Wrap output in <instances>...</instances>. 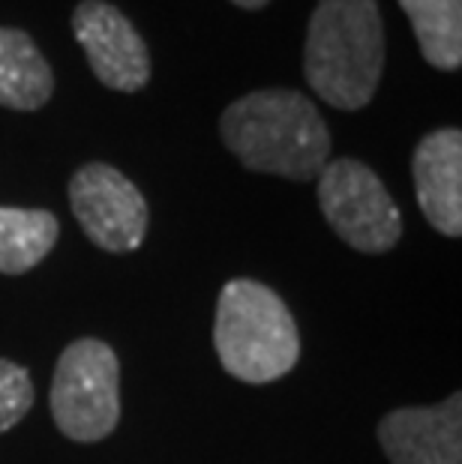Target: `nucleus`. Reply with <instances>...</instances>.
<instances>
[{
	"label": "nucleus",
	"mask_w": 462,
	"mask_h": 464,
	"mask_svg": "<svg viewBox=\"0 0 462 464\" xmlns=\"http://www.w3.org/2000/svg\"><path fill=\"white\" fill-rule=\"evenodd\" d=\"M225 150L247 171L307 183L330 162L333 138L316 105L291 87H264L220 117Z\"/></svg>",
	"instance_id": "f257e3e1"
},
{
	"label": "nucleus",
	"mask_w": 462,
	"mask_h": 464,
	"mask_svg": "<svg viewBox=\"0 0 462 464\" xmlns=\"http://www.w3.org/2000/svg\"><path fill=\"white\" fill-rule=\"evenodd\" d=\"M385 72V24L378 0H319L303 43V75L321 102L360 111Z\"/></svg>",
	"instance_id": "f03ea898"
},
{
	"label": "nucleus",
	"mask_w": 462,
	"mask_h": 464,
	"mask_svg": "<svg viewBox=\"0 0 462 464\" xmlns=\"http://www.w3.org/2000/svg\"><path fill=\"white\" fill-rule=\"evenodd\" d=\"M213 348L234 381L259 387L294 372L300 360V330L270 285L231 279L216 300Z\"/></svg>",
	"instance_id": "7ed1b4c3"
},
{
	"label": "nucleus",
	"mask_w": 462,
	"mask_h": 464,
	"mask_svg": "<svg viewBox=\"0 0 462 464\" xmlns=\"http://www.w3.org/2000/svg\"><path fill=\"white\" fill-rule=\"evenodd\" d=\"M48 408L57 431L75 443H100L121 422V362L108 342L84 335L61 351Z\"/></svg>",
	"instance_id": "20e7f679"
},
{
	"label": "nucleus",
	"mask_w": 462,
	"mask_h": 464,
	"mask_svg": "<svg viewBox=\"0 0 462 464\" xmlns=\"http://www.w3.org/2000/svg\"><path fill=\"white\" fill-rule=\"evenodd\" d=\"M319 207L342 243L363 255H385L402 240V213L367 162L339 156L319 174Z\"/></svg>",
	"instance_id": "39448f33"
},
{
	"label": "nucleus",
	"mask_w": 462,
	"mask_h": 464,
	"mask_svg": "<svg viewBox=\"0 0 462 464\" xmlns=\"http://www.w3.org/2000/svg\"><path fill=\"white\" fill-rule=\"evenodd\" d=\"M70 210L96 249L130 255L144 243L151 210L142 189L108 162H87L66 186Z\"/></svg>",
	"instance_id": "423d86ee"
},
{
	"label": "nucleus",
	"mask_w": 462,
	"mask_h": 464,
	"mask_svg": "<svg viewBox=\"0 0 462 464\" xmlns=\"http://www.w3.org/2000/svg\"><path fill=\"white\" fill-rule=\"evenodd\" d=\"M75 43L96 82L117 93H139L151 84V52L135 24L108 0H82L73 13Z\"/></svg>",
	"instance_id": "0eeeda50"
},
{
	"label": "nucleus",
	"mask_w": 462,
	"mask_h": 464,
	"mask_svg": "<svg viewBox=\"0 0 462 464\" xmlns=\"http://www.w3.org/2000/svg\"><path fill=\"white\" fill-rule=\"evenodd\" d=\"M378 447L390 464H462V396L432 408H397L378 420Z\"/></svg>",
	"instance_id": "6e6552de"
},
{
	"label": "nucleus",
	"mask_w": 462,
	"mask_h": 464,
	"mask_svg": "<svg viewBox=\"0 0 462 464\" xmlns=\"http://www.w3.org/2000/svg\"><path fill=\"white\" fill-rule=\"evenodd\" d=\"M420 213L438 234H462V132L454 126L424 135L411 156Z\"/></svg>",
	"instance_id": "1a4fd4ad"
},
{
	"label": "nucleus",
	"mask_w": 462,
	"mask_h": 464,
	"mask_svg": "<svg viewBox=\"0 0 462 464\" xmlns=\"http://www.w3.org/2000/svg\"><path fill=\"white\" fill-rule=\"evenodd\" d=\"M54 96V69L34 36L18 27H0V108L39 111Z\"/></svg>",
	"instance_id": "9d476101"
},
{
	"label": "nucleus",
	"mask_w": 462,
	"mask_h": 464,
	"mask_svg": "<svg viewBox=\"0 0 462 464\" xmlns=\"http://www.w3.org/2000/svg\"><path fill=\"white\" fill-rule=\"evenodd\" d=\"M61 240V219L52 210L0 207V273L25 276L43 264Z\"/></svg>",
	"instance_id": "9b49d317"
},
{
	"label": "nucleus",
	"mask_w": 462,
	"mask_h": 464,
	"mask_svg": "<svg viewBox=\"0 0 462 464\" xmlns=\"http://www.w3.org/2000/svg\"><path fill=\"white\" fill-rule=\"evenodd\" d=\"M408 15L420 54L441 72L462 66V0H397Z\"/></svg>",
	"instance_id": "f8f14e48"
},
{
	"label": "nucleus",
	"mask_w": 462,
	"mask_h": 464,
	"mask_svg": "<svg viewBox=\"0 0 462 464\" xmlns=\"http://www.w3.org/2000/svg\"><path fill=\"white\" fill-rule=\"evenodd\" d=\"M36 401L34 378L25 365L0 357V434L15 429Z\"/></svg>",
	"instance_id": "ddd939ff"
},
{
	"label": "nucleus",
	"mask_w": 462,
	"mask_h": 464,
	"mask_svg": "<svg viewBox=\"0 0 462 464\" xmlns=\"http://www.w3.org/2000/svg\"><path fill=\"white\" fill-rule=\"evenodd\" d=\"M234 6H241V9H250V13H255V9H264L270 4V0H231Z\"/></svg>",
	"instance_id": "4468645a"
}]
</instances>
